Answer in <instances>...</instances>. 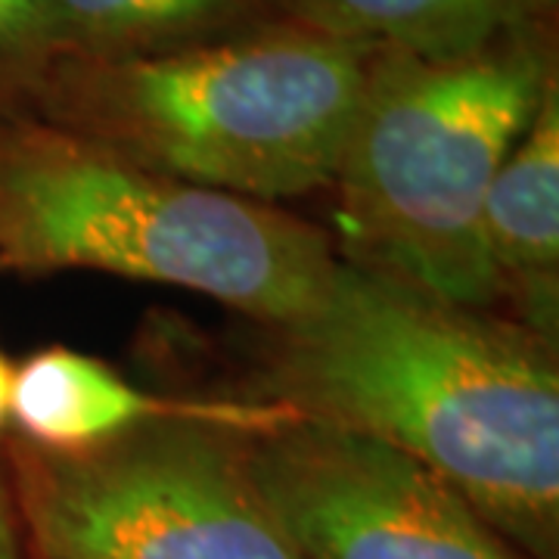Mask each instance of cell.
Wrapping results in <instances>:
<instances>
[{
	"label": "cell",
	"instance_id": "1",
	"mask_svg": "<svg viewBox=\"0 0 559 559\" xmlns=\"http://www.w3.org/2000/svg\"><path fill=\"white\" fill-rule=\"evenodd\" d=\"M261 330L246 399L399 448L522 557H559L557 342L345 259Z\"/></svg>",
	"mask_w": 559,
	"mask_h": 559
},
{
	"label": "cell",
	"instance_id": "2",
	"mask_svg": "<svg viewBox=\"0 0 559 559\" xmlns=\"http://www.w3.org/2000/svg\"><path fill=\"white\" fill-rule=\"evenodd\" d=\"M559 81L557 20L460 53L373 50L336 175V255L498 311L481 249L491 180Z\"/></svg>",
	"mask_w": 559,
	"mask_h": 559
},
{
	"label": "cell",
	"instance_id": "3",
	"mask_svg": "<svg viewBox=\"0 0 559 559\" xmlns=\"http://www.w3.org/2000/svg\"><path fill=\"white\" fill-rule=\"evenodd\" d=\"M367 47L277 22L153 60H62L25 116L150 171L280 205L330 190Z\"/></svg>",
	"mask_w": 559,
	"mask_h": 559
},
{
	"label": "cell",
	"instance_id": "4",
	"mask_svg": "<svg viewBox=\"0 0 559 559\" xmlns=\"http://www.w3.org/2000/svg\"><path fill=\"white\" fill-rule=\"evenodd\" d=\"M336 261L333 237L283 205L150 171L35 116L0 119V274L103 271L280 326Z\"/></svg>",
	"mask_w": 559,
	"mask_h": 559
},
{
	"label": "cell",
	"instance_id": "5",
	"mask_svg": "<svg viewBox=\"0 0 559 559\" xmlns=\"http://www.w3.org/2000/svg\"><path fill=\"white\" fill-rule=\"evenodd\" d=\"M242 432L153 423L72 454L3 436L35 559H301L261 498Z\"/></svg>",
	"mask_w": 559,
	"mask_h": 559
},
{
	"label": "cell",
	"instance_id": "6",
	"mask_svg": "<svg viewBox=\"0 0 559 559\" xmlns=\"http://www.w3.org/2000/svg\"><path fill=\"white\" fill-rule=\"evenodd\" d=\"M246 457L301 559H525L448 481L380 439L299 417L249 436Z\"/></svg>",
	"mask_w": 559,
	"mask_h": 559
},
{
	"label": "cell",
	"instance_id": "7",
	"mask_svg": "<svg viewBox=\"0 0 559 559\" xmlns=\"http://www.w3.org/2000/svg\"><path fill=\"white\" fill-rule=\"evenodd\" d=\"M212 423L242 436L280 429L296 411L259 399H187L146 392L109 364L66 345H47L13 367V436L44 451L72 454L153 423Z\"/></svg>",
	"mask_w": 559,
	"mask_h": 559
},
{
	"label": "cell",
	"instance_id": "8",
	"mask_svg": "<svg viewBox=\"0 0 559 559\" xmlns=\"http://www.w3.org/2000/svg\"><path fill=\"white\" fill-rule=\"evenodd\" d=\"M495 308L557 342L559 314V81L503 159L481 212Z\"/></svg>",
	"mask_w": 559,
	"mask_h": 559
},
{
	"label": "cell",
	"instance_id": "9",
	"mask_svg": "<svg viewBox=\"0 0 559 559\" xmlns=\"http://www.w3.org/2000/svg\"><path fill=\"white\" fill-rule=\"evenodd\" d=\"M53 57L153 60L286 22L280 0H44Z\"/></svg>",
	"mask_w": 559,
	"mask_h": 559
},
{
	"label": "cell",
	"instance_id": "10",
	"mask_svg": "<svg viewBox=\"0 0 559 559\" xmlns=\"http://www.w3.org/2000/svg\"><path fill=\"white\" fill-rule=\"evenodd\" d=\"M283 16L367 50L460 53L557 20L559 0H280Z\"/></svg>",
	"mask_w": 559,
	"mask_h": 559
},
{
	"label": "cell",
	"instance_id": "11",
	"mask_svg": "<svg viewBox=\"0 0 559 559\" xmlns=\"http://www.w3.org/2000/svg\"><path fill=\"white\" fill-rule=\"evenodd\" d=\"M53 60L44 0H0V119L28 112Z\"/></svg>",
	"mask_w": 559,
	"mask_h": 559
},
{
	"label": "cell",
	"instance_id": "12",
	"mask_svg": "<svg viewBox=\"0 0 559 559\" xmlns=\"http://www.w3.org/2000/svg\"><path fill=\"white\" fill-rule=\"evenodd\" d=\"M0 559H28V538H25V525H22L20 503L3 451H0Z\"/></svg>",
	"mask_w": 559,
	"mask_h": 559
},
{
	"label": "cell",
	"instance_id": "13",
	"mask_svg": "<svg viewBox=\"0 0 559 559\" xmlns=\"http://www.w3.org/2000/svg\"><path fill=\"white\" fill-rule=\"evenodd\" d=\"M10 389H13V364L0 352V441L10 429Z\"/></svg>",
	"mask_w": 559,
	"mask_h": 559
}]
</instances>
